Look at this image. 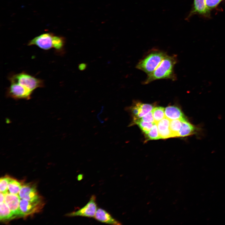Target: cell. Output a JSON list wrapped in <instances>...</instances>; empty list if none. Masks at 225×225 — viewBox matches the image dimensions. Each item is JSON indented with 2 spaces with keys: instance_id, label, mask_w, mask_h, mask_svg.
<instances>
[{
  "instance_id": "cell-23",
  "label": "cell",
  "mask_w": 225,
  "mask_h": 225,
  "mask_svg": "<svg viewBox=\"0 0 225 225\" xmlns=\"http://www.w3.org/2000/svg\"><path fill=\"white\" fill-rule=\"evenodd\" d=\"M222 0H205L206 6L210 10L217 6Z\"/></svg>"
},
{
  "instance_id": "cell-1",
  "label": "cell",
  "mask_w": 225,
  "mask_h": 225,
  "mask_svg": "<svg viewBox=\"0 0 225 225\" xmlns=\"http://www.w3.org/2000/svg\"><path fill=\"white\" fill-rule=\"evenodd\" d=\"M177 62L176 55H167L162 61L156 69L148 75L144 84H147L154 80L167 79L175 80L176 76L174 71V67Z\"/></svg>"
},
{
  "instance_id": "cell-7",
  "label": "cell",
  "mask_w": 225,
  "mask_h": 225,
  "mask_svg": "<svg viewBox=\"0 0 225 225\" xmlns=\"http://www.w3.org/2000/svg\"><path fill=\"white\" fill-rule=\"evenodd\" d=\"M10 83L7 91V95L8 97L15 99H30L32 92L18 83Z\"/></svg>"
},
{
  "instance_id": "cell-11",
  "label": "cell",
  "mask_w": 225,
  "mask_h": 225,
  "mask_svg": "<svg viewBox=\"0 0 225 225\" xmlns=\"http://www.w3.org/2000/svg\"><path fill=\"white\" fill-rule=\"evenodd\" d=\"M209 13L210 10L206 6L205 0H194L192 9L186 19H188L191 16L196 13L207 16Z\"/></svg>"
},
{
  "instance_id": "cell-6",
  "label": "cell",
  "mask_w": 225,
  "mask_h": 225,
  "mask_svg": "<svg viewBox=\"0 0 225 225\" xmlns=\"http://www.w3.org/2000/svg\"><path fill=\"white\" fill-rule=\"evenodd\" d=\"M98 208L96 196L92 195L88 202L83 207L77 210L67 214L66 215L70 217L80 216L94 218Z\"/></svg>"
},
{
  "instance_id": "cell-25",
  "label": "cell",
  "mask_w": 225,
  "mask_h": 225,
  "mask_svg": "<svg viewBox=\"0 0 225 225\" xmlns=\"http://www.w3.org/2000/svg\"><path fill=\"white\" fill-rule=\"evenodd\" d=\"M87 65L85 63H80L78 65V68L81 71H83L85 70L87 68Z\"/></svg>"
},
{
  "instance_id": "cell-18",
  "label": "cell",
  "mask_w": 225,
  "mask_h": 225,
  "mask_svg": "<svg viewBox=\"0 0 225 225\" xmlns=\"http://www.w3.org/2000/svg\"><path fill=\"white\" fill-rule=\"evenodd\" d=\"M182 126V121L179 119L171 120L170 129L173 137H178L179 132Z\"/></svg>"
},
{
  "instance_id": "cell-19",
  "label": "cell",
  "mask_w": 225,
  "mask_h": 225,
  "mask_svg": "<svg viewBox=\"0 0 225 225\" xmlns=\"http://www.w3.org/2000/svg\"><path fill=\"white\" fill-rule=\"evenodd\" d=\"M152 111L155 123L160 121L165 117V109L163 107H156L153 109Z\"/></svg>"
},
{
  "instance_id": "cell-3",
  "label": "cell",
  "mask_w": 225,
  "mask_h": 225,
  "mask_svg": "<svg viewBox=\"0 0 225 225\" xmlns=\"http://www.w3.org/2000/svg\"><path fill=\"white\" fill-rule=\"evenodd\" d=\"M166 53L159 50H154L149 52L141 60L136 68L148 75L152 73L167 56Z\"/></svg>"
},
{
  "instance_id": "cell-13",
  "label": "cell",
  "mask_w": 225,
  "mask_h": 225,
  "mask_svg": "<svg viewBox=\"0 0 225 225\" xmlns=\"http://www.w3.org/2000/svg\"><path fill=\"white\" fill-rule=\"evenodd\" d=\"M165 117L169 120L179 119L183 121L186 119L179 108L175 106H169L165 109Z\"/></svg>"
},
{
  "instance_id": "cell-22",
  "label": "cell",
  "mask_w": 225,
  "mask_h": 225,
  "mask_svg": "<svg viewBox=\"0 0 225 225\" xmlns=\"http://www.w3.org/2000/svg\"><path fill=\"white\" fill-rule=\"evenodd\" d=\"M11 178L5 176L1 178L0 180V191L4 194L8 193V185Z\"/></svg>"
},
{
  "instance_id": "cell-20",
  "label": "cell",
  "mask_w": 225,
  "mask_h": 225,
  "mask_svg": "<svg viewBox=\"0 0 225 225\" xmlns=\"http://www.w3.org/2000/svg\"><path fill=\"white\" fill-rule=\"evenodd\" d=\"M153 106L150 104L142 103L141 102L139 112L137 117L133 119L139 118L146 115L152 110L153 109Z\"/></svg>"
},
{
  "instance_id": "cell-10",
  "label": "cell",
  "mask_w": 225,
  "mask_h": 225,
  "mask_svg": "<svg viewBox=\"0 0 225 225\" xmlns=\"http://www.w3.org/2000/svg\"><path fill=\"white\" fill-rule=\"evenodd\" d=\"M94 218L97 221L106 224L113 225L122 224L114 218L109 212L101 208H98Z\"/></svg>"
},
{
  "instance_id": "cell-26",
  "label": "cell",
  "mask_w": 225,
  "mask_h": 225,
  "mask_svg": "<svg viewBox=\"0 0 225 225\" xmlns=\"http://www.w3.org/2000/svg\"><path fill=\"white\" fill-rule=\"evenodd\" d=\"M0 203L4 202L5 198V194L0 192Z\"/></svg>"
},
{
  "instance_id": "cell-9",
  "label": "cell",
  "mask_w": 225,
  "mask_h": 225,
  "mask_svg": "<svg viewBox=\"0 0 225 225\" xmlns=\"http://www.w3.org/2000/svg\"><path fill=\"white\" fill-rule=\"evenodd\" d=\"M18 195L21 199L28 201L35 200L40 197L35 186L30 184L22 185Z\"/></svg>"
},
{
  "instance_id": "cell-8",
  "label": "cell",
  "mask_w": 225,
  "mask_h": 225,
  "mask_svg": "<svg viewBox=\"0 0 225 225\" xmlns=\"http://www.w3.org/2000/svg\"><path fill=\"white\" fill-rule=\"evenodd\" d=\"M20 198L18 195L7 193L5 194L4 202L14 216H20L19 206Z\"/></svg>"
},
{
  "instance_id": "cell-16",
  "label": "cell",
  "mask_w": 225,
  "mask_h": 225,
  "mask_svg": "<svg viewBox=\"0 0 225 225\" xmlns=\"http://www.w3.org/2000/svg\"><path fill=\"white\" fill-rule=\"evenodd\" d=\"M22 186L20 182L11 178L8 185V190L10 193L18 195Z\"/></svg>"
},
{
  "instance_id": "cell-2",
  "label": "cell",
  "mask_w": 225,
  "mask_h": 225,
  "mask_svg": "<svg viewBox=\"0 0 225 225\" xmlns=\"http://www.w3.org/2000/svg\"><path fill=\"white\" fill-rule=\"evenodd\" d=\"M65 42V38L55 35L52 33L47 32L34 38L29 41L28 45H35L44 50L53 48L63 53H64Z\"/></svg>"
},
{
  "instance_id": "cell-14",
  "label": "cell",
  "mask_w": 225,
  "mask_h": 225,
  "mask_svg": "<svg viewBox=\"0 0 225 225\" xmlns=\"http://www.w3.org/2000/svg\"><path fill=\"white\" fill-rule=\"evenodd\" d=\"M182 121V126L179 132L178 137H183L195 133L196 128L186 119Z\"/></svg>"
},
{
  "instance_id": "cell-21",
  "label": "cell",
  "mask_w": 225,
  "mask_h": 225,
  "mask_svg": "<svg viewBox=\"0 0 225 225\" xmlns=\"http://www.w3.org/2000/svg\"><path fill=\"white\" fill-rule=\"evenodd\" d=\"M148 140H157L160 139L157 124L155 122L151 130L146 134Z\"/></svg>"
},
{
  "instance_id": "cell-27",
  "label": "cell",
  "mask_w": 225,
  "mask_h": 225,
  "mask_svg": "<svg viewBox=\"0 0 225 225\" xmlns=\"http://www.w3.org/2000/svg\"><path fill=\"white\" fill-rule=\"evenodd\" d=\"M83 177V175L82 174H78L77 177V179L78 181H80L82 180Z\"/></svg>"
},
{
  "instance_id": "cell-17",
  "label": "cell",
  "mask_w": 225,
  "mask_h": 225,
  "mask_svg": "<svg viewBox=\"0 0 225 225\" xmlns=\"http://www.w3.org/2000/svg\"><path fill=\"white\" fill-rule=\"evenodd\" d=\"M133 123L137 124L145 134L151 130L155 122H145L139 119H133Z\"/></svg>"
},
{
  "instance_id": "cell-5",
  "label": "cell",
  "mask_w": 225,
  "mask_h": 225,
  "mask_svg": "<svg viewBox=\"0 0 225 225\" xmlns=\"http://www.w3.org/2000/svg\"><path fill=\"white\" fill-rule=\"evenodd\" d=\"M44 204L40 197L32 201L20 198L19 206L20 216L26 217L39 212Z\"/></svg>"
},
{
  "instance_id": "cell-4",
  "label": "cell",
  "mask_w": 225,
  "mask_h": 225,
  "mask_svg": "<svg viewBox=\"0 0 225 225\" xmlns=\"http://www.w3.org/2000/svg\"><path fill=\"white\" fill-rule=\"evenodd\" d=\"M10 82L18 83L28 88L32 92L36 89L44 87L42 79L36 78L25 72L12 74L9 77Z\"/></svg>"
},
{
  "instance_id": "cell-12",
  "label": "cell",
  "mask_w": 225,
  "mask_h": 225,
  "mask_svg": "<svg viewBox=\"0 0 225 225\" xmlns=\"http://www.w3.org/2000/svg\"><path fill=\"white\" fill-rule=\"evenodd\" d=\"M170 120L165 117L161 120L156 123L160 139L173 137L170 129Z\"/></svg>"
},
{
  "instance_id": "cell-24",
  "label": "cell",
  "mask_w": 225,
  "mask_h": 225,
  "mask_svg": "<svg viewBox=\"0 0 225 225\" xmlns=\"http://www.w3.org/2000/svg\"><path fill=\"white\" fill-rule=\"evenodd\" d=\"M138 119L146 122H155L152 111L143 117Z\"/></svg>"
},
{
  "instance_id": "cell-15",
  "label": "cell",
  "mask_w": 225,
  "mask_h": 225,
  "mask_svg": "<svg viewBox=\"0 0 225 225\" xmlns=\"http://www.w3.org/2000/svg\"><path fill=\"white\" fill-rule=\"evenodd\" d=\"M0 211L1 221L9 220L15 217L5 202L0 203Z\"/></svg>"
}]
</instances>
